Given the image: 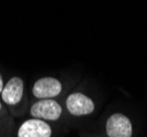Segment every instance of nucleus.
Segmentation results:
<instances>
[{
    "instance_id": "f257e3e1",
    "label": "nucleus",
    "mask_w": 147,
    "mask_h": 137,
    "mask_svg": "<svg viewBox=\"0 0 147 137\" xmlns=\"http://www.w3.org/2000/svg\"><path fill=\"white\" fill-rule=\"evenodd\" d=\"M63 109L61 104L53 99L38 100L30 107V115L42 121H57L61 118Z\"/></svg>"
},
{
    "instance_id": "f03ea898",
    "label": "nucleus",
    "mask_w": 147,
    "mask_h": 137,
    "mask_svg": "<svg viewBox=\"0 0 147 137\" xmlns=\"http://www.w3.org/2000/svg\"><path fill=\"white\" fill-rule=\"evenodd\" d=\"M63 85L58 79L53 77H43L36 80L32 88V93L38 100L53 99L61 94Z\"/></svg>"
},
{
    "instance_id": "7ed1b4c3",
    "label": "nucleus",
    "mask_w": 147,
    "mask_h": 137,
    "mask_svg": "<svg viewBox=\"0 0 147 137\" xmlns=\"http://www.w3.org/2000/svg\"><path fill=\"white\" fill-rule=\"evenodd\" d=\"M105 131L109 137H132L133 126L131 120L126 115L115 113L108 118Z\"/></svg>"
},
{
    "instance_id": "20e7f679",
    "label": "nucleus",
    "mask_w": 147,
    "mask_h": 137,
    "mask_svg": "<svg viewBox=\"0 0 147 137\" xmlns=\"http://www.w3.org/2000/svg\"><path fill=\"white\" fill-rule=\"evenodd\" d=\"M68 112L75 116L89 115L94 111V102L91 98L81 92H73L66 99Z\"/></svg>"
},
{
    "instance_id": "39448f33",
    "label": "nucleus",
    "mask_w": 147,
    "mask_h": 137,
    "mask_svg": "<svg viewBox=\"0 0 147 137\" xmlns=\"http://www.w3.org/2000/svg\"><path fill=\"white\" fill-rule=\"evenodd\" d=\"M24 94V81L22 78L14 76L10 78L5 85L1 92V100L9 106H16L23 99Z\"/></svg>"
},
{
    "instance_id": "423d86ee",
    "label": "nucleus",
    "mask_w": 147,
    "mask_h": 137,
    "mask_svg": "<svg viewBox=\"0 0 147 137\" xmlns=\"http://www.w3.org/2000/svg\"><path fill=\"white\" fill-rule=\"evenodd\" d=\"M52 127L42 120L29 118L19 126L17 137H51Z\"/></svg>"
},
{
    "instance_id": "0eeeda50",
    "label": "nucleus",
    "mask_w": 147,
    "mask_h": 137,
    "mask_svg": "<svg viewBox=\"0 0 147 137\" xmlns=\"http://www.w3.org/2000/svg\"><path fill=\"white\" fill-rule=\"evenodd\" d=\"M14 122L8 111L0 113V137H12Z\"/></svg>"
},
{
    "instance_id": "6e6552de",
    "label": "nucleus",
    "mask_w": 147,
    "mask_h": 137,
    "mask_svg": "<svg viewBox=\"0 0 147 137\" xmlns=\"http://www.w3.org/2000/svg\"><path fill=\"white\" fill-rule=\"evenodd\" d=\"M3 79H2V76H1V74H0V93L2 92V90H3Z\"/></svg>"
},
{
    "instance_id": "1a4fd4ad",
    "label": "nucleus",
    "mask_w": 147,
    "mask_h": 137,
    "mask_svg": "<svg viewBox=\"0 0 147 137\" xmlns=\"http://www.w3.org/2000/svg\"><path fill=\"white\" fill-rule=\"evenodd\" d=\"M5 111H7L6 109H3V106H2V103H1V101H0V113L5 112Z\"/></svg>"
}]
</instances>
